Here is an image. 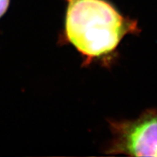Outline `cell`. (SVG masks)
<instances>
[{
  "instance_id": "cell-1",
  "label": "cell",
  "mask_w": 157,
  "mask_h": 157,
  "mask_svg": "<svg viewBox=\"0 0 157 157\" xmlns=\"http://www.w3.org/2000/svg\"><path fill=\"white\" fill-rule=\"evenodd\" d=\"M65 1L64 28L59 42L74 47L83 66L110 61L125 36L140 34L136 20L123 15L107 0Z\"/></svg>"
},
{
  "instance_id": "cell-2",
  "label": "cell",
  "mask_w": 157,
  "mask_h": 157,
  "mask_svg": "<svg viewBox=\"0 0 157 157\" xmlns=\"http://www.w3.org/2000/svg\"><path fill=\"white\" fill-rule=\"evenodd\" d=\"M109 124L112 138L106 154L157 157V109L146 110L136 119Z\"/></svg>"
},
{
  "instance_id": "cell-3",
  "label": "cell",
  "mask_w": 157,
  "mask_h": 157,
  "mask_svg": "<svg viewBox=\"0 0 157 157\" xmlns=\"http://www.w3.org/2000/svg\"><path fill=\"white\" fill-rule=\"evenodd\" d=\"M10 0H0V17L3 16L8 9Z\"/></svg>"
}]
</instances>
